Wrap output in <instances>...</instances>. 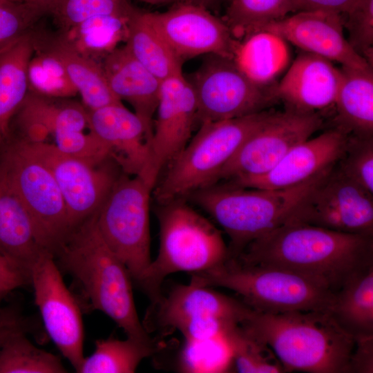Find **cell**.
Here are the masks:
<instances>
[{
    "label": "cell",
    "mask_w": 373,
    "mask_h": 373,
    "mask_svg": "<svg viewBox=\"0 0 373 373\" xmlns=\"http://www.w3.org/2000/svg\"><path fill=\"white\" fill-rule=\"evenodd\" d=\"M233 259L306 276L335 294L352 275L373 265V236L289 221L249 242Z\"/></svg>",
    "instance_id": "1"
},
{
    "label": "cell",
    "mask_w": 373,
    "mask_h": 373,
    "mask_svg": "<svg viewBox=\"0 0 373 373\" xmlns=\"http://www.w3.org/2000/svg\"><path fill=\"white\" fill-rule=\"evenodd\" d=\"M269 345L285 372L347 373L355 337L327 311L261 312L250 309L239 323Z\"/></svg>",
    "instance_id": "2"
},
{
    "label": "cell",
    "mask_w": 373,
    "mask_h": 373,
    "mask_svg": "<svg viewBox=\"0 0 373 373\" xmlns=\"http://www.w3.org/2000/svg\"><path fill=\"white\" fill-rule=\"evenodd\" d=\"M54 257L79 283L90 305L115 321L127 337L154 342L139 318L131 276L99 233L96 213L69 233Z\"/></svg>",
    "instance_id": "3"
},
{
    "label": "cell",
    "mask_w": 373,
    "mask_h": 373,
    "mask_svg": "<svg viewBox=\"0 0 373 373\" xmlns=\"http://www.w3.org/2000/svg\"><path fill=\"white\" fill-rule=\"evenodd\" d=\"M330 170L288 188L254 189L218 182L187 198L229 236L228 258H234L249 242L288 222L301 200Z\"/></svg>",
    "instance_id": "4"
},
{
    "label": "cell",
    "mask_w": 373,
    "mask_h": 373,
    "mask_svg": "<svg viewBox=\"0 0 373 373\" xmlns=\"http://www.w3.org/2000/svg\"><path fill=\"white\" fill-rule=\"evenodd\" d=\"M156 214L160 227L158 254L140 286L151 303L160 296L162 284L169 275L203 272L228 258V247L220 231L193 209L186 198L159 204Z\"/></svg>",
    "instance_id": "5"
},
{
    "label": "cell",
    "mask_w": 373,
    "mask_h": 373,
    "mask_svg": "<svg viewBox=\"0 0 373 373\" xmlns=\"http://www.w3.org/2000/svg\"><path fill=\"white\" fill-rule=\"evenodd\" d=\"M191 280L204 286L230 289L249 307L261 312H329L335 296L325 285L306 276L232 258L208 271L192 274Z\"/></svg>",
    "instance_id": "6"
},
{
    "label": "cell",
    "mask_w": 373,
    "mask_h": 373,
    "mask_svg": "<svg viewBox=\"0 0 373 373\" xmlns=\"http://www.w3.org/2000/svg\"><path fill=\"white\" fill-rule=\"evenodd\" d=\"M275 112L264 111L241 117L204 122L184 149L167 165L155 186L159 204L180 198L218 182L224 165L241 144Z\"/></svg>",
    "instance_id": "7"
},
{
    "label": "cell",
    "mask_w": 373,
    "mask_h": 373,
    "mask_svg": "<svg viewBox=\"0 0 373 373\" xmlns=\"http://www.w3.org/2000/svg\"><path fill=\"white\" fill-rule=\"evenodd\" d=\"M0 147V180L27 209L41 246L54 256L71 231L60 190L48 169L20 138L10 137Z\"/></svg>",
    "instance_id": "8"
},
{
    "label": "cell",
    "mask_w": 373,
    "mask_h": 373,
    "mask_svg": "<svg viewBox=\"0 0 373 373\" xmlns=\"http://www.w3.org/2000/svg\"><path fill=\"white\" fill-rule=\"evenodd\" d=\"M154 189L137 175H121L96 213L102 238L140 286L151 264L149 204Z\"/></svg>",
    "instance_id": "9"
},
{
    "label": "cell",
    "mask_w": 373,
    "mask_h": 373,
    "mask_svg": "<svg viewBox=\"0 0 373 373\" xmlns=\"http://www.w3.org/2000/svg\"><path fill=\"white\" fill-rule=\"evenodd\" d=\"M207 55L187 79L195 97L197 119L200 124L260 113L277 100L275 86L256 85L233 59Z\"/></svg>",
    "instance_id": "10"
},
{
    "label": "cell",
    "mask_w": 373,
    "mask_h": 373,
    "mask_svg": "<svg viewBox=\"0 0 373 373\" xmlns=\"http://www.w3.org/2000/svg\"><path fill=\"white\" fill-rule=\"evenodd\" d=\"M289 221L342 233L373 236V194L349 180L334 166L301 200Z\"/></svg>",
    "instance_id": "11"
},
{
    "label": "cell",
    "mask_w": 373,
    "mask_h": 373,
    "mask_svg": "<svg viewBox=\"0 0 373 373\" xmlns=\"http://www.w3.org/2000/svg\"><path fill=\"white\" fill-rule=\"evenodd\" d=\"M30 280L48 336L77 372L84 359L81 310L52 254H41L30 269Z\"/></svg>",
    "instance_id": "12"
},
{
    "label": "cell",
    "mask_w": 373,
    "mask_h": 373,
    "mask_svg": "<svg viewBox=\"0 0 373 373\" xmlns=\"http://www.w3.org/2000/svg\"><path fill=\"white\" fill-rule=\"evenodd\" d=\"M323 125L318 113L275 112L249 136L222 168L218 178L231 181L258 176L274 168L295 146Z\"/></svg>",
    "instance_id": "13"
},
{
    "label": "cell",
    "mask_w": 373,
    "mask_h": 373,
    "mask_svg": "<svg viewBox=\"0 0 373 373\" xmlns=\"http://www.w3.org/2000/svg\"><path fill=\"white\" fill-rule=\"evenodd\" d=\"M20 139L52 175L66 204L71 231L97 213L119 177L106 162L93 166L62 153L54 144Z\"/></svg>",
    "instance_id": "14"
},
{
    "label": "cell",
    "mask_w": 373,
    "mask_h": 373,
    "mask_svg": "<svg viewBox=\"0 0 373 373\" xmlns=\"http://www.w3.org/2000/svg\"><path fill=\"white\" fill-rule=\"evenodd\" d=\"M144 15L182 63L201 55L233 58L239 41L225 21L207 8L179 1L166 11Z\"/></svg>",
    "instance_id": "15"
},
{
    "label": "cell",
    "mask_w": 373,
    "mask_h": 373,
    "mask_svg": "<svg viewBox=\"0 0 373 373\" xmlns=\"http://www.w3.org/2000/svg\"><path fill=\"white\" fill-rule=\"evenodd\" d=\"M250 307L240 300L220 294L191 279L188 285H176L161 293L151 304L142 323L149 333L170 330L187 322L218 318L239 325Z\"/></svg>",
    "instance_id": "16"
},
{
    "label": "cell",
    "mask_w": 373,
    "mask_h": 373,
    "mask_svg": "<svg viewBox=\"0 0 373 373\" xmlns=\"http://www.w3.org/2000/svg\"><path fill=\"white\" fill-rule=\"evenodd\" d=\"M87 128L111 149L112 157L128 175H137L155 188L151 134L144 121L123 103L87 110Z\"/></svg>",
    "instance_id": "17"
},
{
    "label": "cell",
    "mask_w": 373,
    "mask_h": 373,
    "mask_svg": "<svg viewBox=\"0 0 373 373\" xmlns=\"http://www.w3.org/2000/svg\"><path fill=\"white\" fill-rule=\"evenodd\" d=\"M343 28L341 15L302 10L271 23L260 30L272 32L306 52L338 62L343 67L372 68L351 46L343 34Z\"/></svg>",
    "instance_id": "18"
},
{
    "label": "cell",
    "mask_w": 373,
    "mask_h": 373,
    "mask_svg": "<svg viewBox=\"0 0 373 373\" xmlns=\"http://www.w3.org/2000/svg\"><path fill=\"white\" fill-rule=\"evenodd\" d=\"M349 138L347 133L334 127L295 146L267 173L226 182L267 189L299 184L333 168L345 151Z\"/></svg>",
    "instance_id": "19"
},
{
    "label": "cell",
    "mask_w": 373,
    "mask_h": 373,
    "mask_svg": "<svg viewBox=\"0 0 373 373\" xmlns=\"http://www.w3.org/2000/svg\"><path fill=\"white\" fill-rule=\"evenodd\" d=\"M150 142L152 167L158 176L186 146L197 119L192 87L183 75L162 82Z\"/></svg>",
    "instance_id": "20"
},
{
    "label": "cell",
    "mask_w": 373,
    "mask_h": 373,
    "mask_svg": "<svg viewBox=\"0 0 373 373\" xmlns=\"http://www.w3.org/2000/svg\"><path fill=\"white\" fill-rule=\"evenodd\" d=\"M341 78V70L331 61L303 52L275 86V95L288 111L316 113L334 106Z\"/></svg>",
    "instance_id": "21"
},
{
    "label": "cell",
    "mask_w": 373,
    "mask_h": 373,
    "mask_svg": "<svg viewBox=\"0 0 373 373\" xmlns=\"http://www.w3.org/2000/svg\"><path fill=\"white\" fill-rule=\"evenodd\" d=\"M101 64L113 94L131 105L152 135L162 82L138 61L125 44L115 48Z\"/></svg>",
    "instance_id": "22"
},
{
    "label": "cell",
    "mask_w": 373,
    "mask_h": 373,
    "mask_svg": "<svg viewBox=\"0 0 373 373\" xmlns=\"http://www.w3.org/2000/svg\"><path fill=\"white\" fill-rule=\"evenodd\" d=\"M16 115L20 138L30 142H46L48 136L57 133L87 128V109L84 105L30 90Z\"/></svg>",
    "instance_id": "23"
},
{
    "label": "cell",
    "mask_w": 373,
    "mask_h": 373,
    "mask_svg": "<svg viewBox=\"0 0 373 373\" xmlns=\"http://www.w3.org/2000/svg\"><path fill=\"white\" fill-rule=\"evenodd\" d=\"M35 40L61 61L87 110L122 103L111 90L101 62L77 52L58 36L41 37L35 34Z\"/></svg>",
    "instance_id": "24"
},
{
    "label": "cell",
    "mask_w": 373,
    "mask_h": 373,
    "mask_svg": "<svg viewBox=\"0 0 373 373\" xmlns=\"http://www.w3.org/2000/svg\"><path fill=\"white\" fill-rule=\"evenodd\" d=\"M45 251L37 240L27 209L0 180V252L30 272L31 266Z\"/></svg>",
    "instance_id": "25"
},
{
    "label": "cell",
    "mask_w": 373,
    "mask_h": 373,
    "mask_svg": "<svg viewBox=\"0 0 373 373\" xmlns=\"http://www.w3.org/2000/svg\"><path fill=\"white\" fill-rule=\"evenodd\" d=\"M342 78L334 106L335 127L350 136L373 137L372 68H341Z\"/></svg>",
    "instance_id": "26"
},
{
    "label": "cell",
    "mask_w": 373,
    "mask_h": 373,
    "mask_svg": "<svg viewBox=\"0 0 373 373\" xmlns=\"http://www.w3.org/2000/svg\"><path fill=\"white\" fill-rule=\"evenodd\" d=\"M35 52L34 32L0 52V146L10 135V124L28 92V66Z\"/></svg>",
    "instance_id": "27"
},
{
    "label": "cell",
    "mask_w": 373,
    "mask_h": 373,
    "mask_svg": "<svg viewBox=\"0 0 373 373\" xmlns=\"http://www.w3.org/2000/svg\"><path fill=\"white\" fill-rule=\"evenodd\" d=\"M289 59L286 41L267 30L258 31L239 41L233 58L238 68L261 87L273 86Z\"/></svg>",
    "instance_id": "28"
},
{
    "label": "cell",
    "mask_w": 373,
    "mask_h": 373,
    "mask_svg": "<svg viewBox=\"0 0 373 373\" xmlns=\"http://www.w3.org/2000/svg\"><path fill=\"white\" fill-rule=\"evenodd\" d=\"M329 312L354 337L373 335V265L352 275L334 294Z\"/></svg>",
    "instance_id": "29"
},
{
    "label": "cell",
    "mask_w": 373,
    "mask_h": 373,
    "mask_svg": "<svg viewBox=\"0 0 373 373\" xmlns=\"http://www.w3.org/2000/svg\"><path fill=\"white\" fill-rule=\"evenodd\" d=\"M125 45L133 56L161 82L181 75L182 62L146 19L135 8L128 24Z\"/></svg>",
    "instance_id": "30"
},
{
    "label": "cell",
    "mask_w": 373,
    "mask_h": 373,
    "mask_svg": "<svg viewBox=\"0 0 373 373\" xmlns=\"http://www.w3.org/2000/svg\"><path fill=\"white\" fill-rule=\"evenodd\" d=\"M131 16L93 17L61 31L58 37L81 54L101 62L120 41H126Z\"/></svg>",
    "instance_id": "31"
},
{
    "label": "cell",
    "mask_w": 373,
    "mask_h": 373,
    "mask_svg": "<svg viewBox=\"0 0 373 373\" xmlns=\"http://www.w3.org/2000/svg\"><path fill=\"white\" fill-rule=\"evenodd\" d=\"M94 352L84 359L78 373H133L140 362L158 349L154 343L127 337H113L95 341Z\"/></svg>",
    "instance_id": "32"
},
{
    "label": "cell",
    "mask_w": 373,
    "mask_h": 373,
    "mask_svg": "<svg viewBox=\"0 0 373 373\" xmlns=\"http://www.w3.org/2000/svg\"><path fill=\"white\" fill-rule=\"evenodd\" d=\"M296 12V0H230L223 20L233 36L241 41Z\"/></svg>",
    "instance_id": "33"
},
{
    "label": "cell",
    "mask_w": 373,
    "mask_h": 373,
    "mask_svg": "<svg viewBox=\"0 0 373 373\" xmlns=\"http://www.w3.org/2000/svg\"><path fill=\"white\" fill-rule=\"evenodd\" d=\"M27 332L11 336L0 348V373H66L57 356L36 347Z\"/></svg>",
    "instance_id": "34"
},
{
    "label": "cell",
    "mask_w": 373,
    "mask_h": 373,
    "mask_svg": "<svg viewBox=\"0 0 373 373\" xmlns=\"http://www.w3.org/2000/svg\"><path fill=\"white\" fill-rule=\"evenodd\" d=\"M233 370L240 373H280L285 369L271 348L236 325L224 333Z\"/></svg>",
    "instance_id": "35"
},
{
    "label": "cell",
    "mask_w": 373,
    "mask_h": 373,
    "mask_svg": "<svg viewBox=\"0 0 373 373\" xmlns=\"http://www.w3.org/2000/svg\"><path fill=\"white\" fill-rule=\"evenodd\" d=\"M29 90L55 98H68L78 93L61 61L35 41V52L28 66Z\"/></svg>",
    "instance_id": "36"
},
{
    "label": "cell",
    "mask_w": 373,
    "mask_h": 373,
    "mask_svg": "<svg viewBox=\"0 0 373 373\" xmlns=\"http://www.w3.org/2000/svg\"><path fill=\"white\" fill-rule=\"evenodd\" d=\"M135 9L130 0H59L50 14L65 31L98 16L130 17Z\"/></svg>",
    "instance_id": "37"
},
{
    "label": "cell",
    "mask_w": 373,
    "mask_h": 373,
    "mask_svg": "<svg viewBox=\"0 0 373 373\" xmlns=\"http://www.w3.org/2000/svg\"><path fill=\"white\" fill-rule=\"evenodd\" d=\"M222 337L202 340H186L179 351L178 370L182 372H214L230 366L224 358Z\"/></svg>",
    "instance_id": "38"
},
{
    "label": "cell",
    "mask_w": 373,
    "mask_h": 373,
    "mask_svg": "<svg viewBox=\"0 0 373 373\" xmlns=\"http://www.w3.org/2000/svg\"><path fill=\"white\" fill-rule=\"evenodd\" d=\"M346 178L373 194V137L350 136L336 164Z\"/></svg>",
    "instance_id": "39"
},
{
    "label": "cell",
    "mask_w": 373,
    "mask_h": 373,
    "mask_svg": "<svg viewBox=\"0 0 373 373\" xmlns=\"http://www.w3.org/2000/svg\"><path fill=\"white\" fill-rule=\"evenodd\" d=\"M45 14L34 5L15 0L0 1V52L32 31Z\"/></svg>",
    "instance_id": "40"
},
{
    "label": "cell",
    "mask_w": 373,
    "mask_h": 373,
    "mask_svg": "<svg viewBox=\"0 0 373 373\" xmlns=\"http://www.w3.org/2000/svg\"><path fill=\"white\" fill-rule=\"evenodd\" d=\"M342 15L345 16H341L343 27L348 31V42L372 66L373 0H355Z\"/></svg>",
    "instance_id": "41"
},
{
    "label": "cell",
    "mask_w": 373,
    "mask_h": 373,
    "mask_svg": "<svg viewBox=\"0 0 373 373\" xmlns=\"http://www.w3.org/2000/svg\"><path fill=\"white\" fill-rule=\"evenodd\" d=\"M55 146L62 153L93 166H99L112 158L111 149L91 132L66 131L53 136Z\"/></svg>",
    "instance_id": "42"
},
{
    "label": "cell",
    "mask_w": 373,
    "mask_h": 373,
    "mask_svg": "<svg viewBox=\"0 0 373 373\" xmlns=\"http://www.w3.org/2000/svg\"><path fill=\"white\" fill-rule=\"evenodd\" d=\"M29 282L30 272L0 252V300Z\"/></svg>",
    "instance_id": "43"
},
{
    "label": "cell",
    "mask_w": 373,
    "mask_h": 373,
    "mask_svg": "<svg viewBox=\"0 0 373 373\" xmlns=\"http://www.w3.org/2000/svg\"><path fill=\"white\" fill-rule=\"evenodd\" d=\"M373 372V335L355 338L347 373Z\"/></svg>",
    "instance_id": "44"
},
{
    "label": "cell",
    "mask_w": 373,
    "mask_h": 373,
    "mask_svg": "<svg viewBox=\"0 0 373 373\" xmlns=\"http://www.w3.org/2000/svg\"><path fill=\"white\" fill-rule=\"evenodd\" d=\"M26 320L13 309L0 310V348L14 334L27 332Z\"/></svg>",
    "instance_id": "45"
},
{
    "label": "cell",
    "mask_w": 373,
    "mask_h": 373,
    "mask_svg": "<svg viewBox=\"0 0 373 373\" xmlns=\"http://www.w3.org/2000/svg\"><path fill=\"white\" fill-rule=\"evenodd\" d=\"M355 0H296L298 12L318 10L343 14Z\"/></svg>",
    "instance_id": "46"
},
{
    "label": "cell",
    "mask_w": 373,
    "mask_h": 373,
    "mask_svg": "<svg viewBox=\"0 0 373 373\" xmlns=\"http://www.w3.org/2000/svg\"><path fill=\"white\" fill-rule=\"evenodd\" d=\"M26 2L39 8L45 15L50 14L59 0H15Z\"/></svg>",
    "instance_id": "47"
},
{
    "label": "cell",
    "mask_w": 373,
    "mask_h": 373,
    "mask_svg": "<svg viewBox=\"0 0 373 373\" xmlns=\"http://www.w3.org/2000/svg\"><path fill=\"white\" fill-rule=\"evenodd\" d=\"M179 1L196 4L211 11L224 2H227L229 3L230 0H179Z\"/></svg>",
    "instance_id": "48"
},
{
    "label": "cell",
    "mask_w": 373,
    "mask_h": 373,
    "mask_svg": "<svg viewBox=\"0 0 373 373\" xmlns=\"http://www.w3.org/2000/svg\"><path fill=\"white\" fill-rule=\"evenodd\" d=\"M144 3L152 5V6H162L167 4H173L176 2H178L179 0H139Z\"/></svg>",
    "instance_id": "49"
},
{
    "label": "cell",
    "mask_w": 373,
    "mask_h": 373,
    "mask_svg": "<svg viewBox=\"0 0 373 373\" xmlns=\"http://www.w3.org/2000/svg\"><path fill=\"white\" fill-rule=\"evenodd\" d=\"M3 1V0H0V1Z\"/></svg>",
    "instance_id": "50"
},
{
    "label": "cell",
    "mask_w": 373,
    "mask_h": 373,
    "mask_svg": "<svg viewBox=\"0 0 373 373\" xmlns=\"http://www.w3.org/2000/svg\"><path fill=\"white\" fill-rule=\"evenodd\" d=\"M1 310V309H0Z\"/></svg>",
    "instance_id": "51"
}]
</instances>
